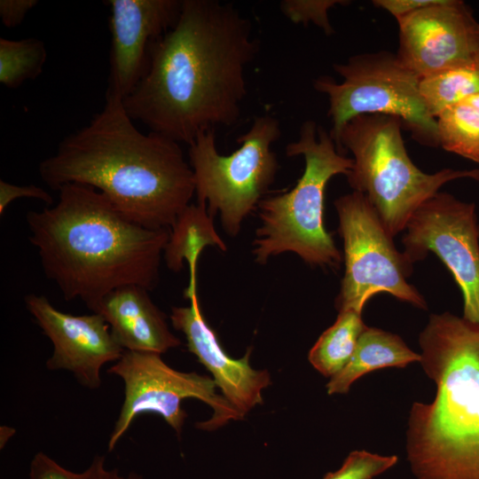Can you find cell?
<instances>
[{"mask_svg":"<svg viewBox=\"0 0 479 479\" xmlns=\"http://www.w3.org/2000/svg\"><path fill=\"white\" fill-rule=\"evenodd\" d=\"M252 31L231 3L183 0L176 24L151 45L145 74L122 100L127 114L188 145L201 131L236 124L246 67L260 48Z\"/></svg>","mask_w":479,"mask_h":479,"instance_id":"obj_1","label":"cell"},{"mask_svg":"<svg viewBox=\"0 0 479 479\" xmlns=\"http://www.w3.org/2000/svg\"><path fill=\"white\" fill-rule=\"evenodd\" d=\"M88 124L65 137L39 163L54 191L77 183L104 193L129 219L170 229L195 194L193 172L180 144L133 124L122 99L105 97Z\"/></svg>","mask_w":479,"mask_h":479,"instance_id":"obj_2","label":"cell"},{"mask_svg":"<svg viewBox=\"0 0 479 479\" xmlns=\"http://www.w3.org/2000/svg\"><path fill=\"white\" fill-rule=\"evenodd\" d=\"M58 192L53 206L29 211L26 220L45 276L67 301L79 298L90 309L119 287L157 286L170 229L129 219L89 185L70 183Z\"/></svg>","mask_w":479,"mask_h":479,"instance_id":"obj_3","label":"cell"},{"mask_svg":"<svg viewBox=\"0 0 479 479\" xmlns=\"http://www.w3.org/2000/svg\"><path fill=\"white\" fill-rule=\"evenodd\" d=\"M419 343L436 392L431 403L410 410L412 470L417 479H479V324L432 314Z\"/></svg>","mask_w":479,"mask_h":479,"instance_id":"obj_4","label":"cell"},{"mask_svg":"<svg viewBox=\"0 0 479 479\" xmlns=\"http://www.w3.org/2000/svg\"><path fill=\"white\" fill-rule=\"evenodd\" d=\"M286 153L302 156L304 171L290 191L260 201L255 260L266 263L271 256L293 252L310 265L337 268L342 257L325 228V192L333 177L349 173L352 158L341 153L330 133L313 121L301 125L298 139L287 145Z\"/></svg>","mask_w":479,"mask_h":479,"instance_id":"obj_5","label":"cell"},{"mask_svg":"<svg viewBox=\"0 0 479 479\" xmlns=\"http://www.w3.org/2000/svg\"><path fill=\"white\" fill-rule=\"evenodd\" d=\"M403 122L394 116L364 114L342 130L336 147L349 151L353 165L346 176L355 192L363 193L394 237L405 230L416 209L459 178L479 181V169H443L422 172L409 157L401 134Z\"/></svg>","mask_w":479,"mask_h":479,"instance_id":"obj_6","label":"cell"},{"mask_svg":"<svg viewBox=\"0 0 479 479\" xmlns=\"http://www.w3.org/2000/svg\"><path fill=\"white\" fill-rule=\"evenodd\" d=\"M281 136L279 120L263 114L255 117L248 130L237 138L240 147L229 155L216 149L215 129L200 132L189 145L197 203L205 204L214 219L236 236L242 221L258 208L279 169L271 145Z\"/></svg>","mask_w":479,"mask_h":479,"instance_id":"obj_7","label":"cell"},{"mask_svg":"<svg viewBox=\"0 0 479 479\" xmlns=\"http://www.w3.org/2000/svg\"><path fill=\"white\" fill-rule=\"evenodd\" d=\"M334 68L342 77L341 82L321 76L313 85L328 98L333 125L329 133L335 145L342 130L353 118L383 114L399 118L420 144L439 145L436 120L421 96L420 78L397 54H358Z\"/></svg>","mask_w":479,"mask_h":479,"instance_id":"obj_8","label":"cell"},{"mask_svg":"<svg viewBox=\"0 0 479 479\" xmlns=\"http://www.w3.org/2000/svg\"><path fill=\"white\" fill-rule=\"evenodd\" d=\"M342 238L345 271L335 299L338 311L362 313L366 302L379 293H388L419 309L427 310L422 294L407 279L412 265L399 252L377 212L358 192L335 200Z\"/></svg>","mask_w":479,"mask_h":479,"instance_id":"obj_9","label":"cell"},{"mask_svg":"<svg viewBox=\"0 0 479 479\" xmlns=\"http://www.w3.org/2000/svg\"><path fill=\"white\" fill-rule=\"evenodd\" d=\"M107 372L122 378L124 383V400L109 437V452L142 413L160 415L179 436L186 418L181 405L185 398L199 399L213 409L209 420L197 423L200 429L214 430L229 420L241 419L237 410L216 393L212 378L177 371L160 354L124 350Z\"/></svg>","mask_w":479,"mask_h":479,"instance_id":"obj_10","label":"cell"},{"mask_svg":"<svg viewBox=\"0 0 479 479\" xmlns=\"http://www.w3.org/2000/svg\"><path fill=\"white\" fill-rule=\"evenodd\" d=\"M476 207L446 192L422 203L407 223L404 254L414 263L434 253L463 296V318L479 324V232Z\"/></svg>","mask_w":479,"mask_h":479,"instance_id":"obj_11","label":"cell"},{"mask_svg":"<svg viewBox=\"0 0 479 479\" xmlns=\"http://www.w3.org/2000/svg\"><path fill=\"white\" fill-rule=\"evenodd\" d=\"M397 20V56L420 79L479 54V22L463 1L439 0Z\"/></svg>","mask_w":479,"mask_h":479,"instance_id":"obj_12","label":"cell"},{"mask_svg":"<svg viewBox=\"0 0 479 479\" xmlns=\"http://www.w3.org/2000/svg\"><path fill=\"white\" fill-rule=\"evenodd\" d=\"M27 310L53 345L46 361L49 370L71 372L79 383L90 389L101 384L100 369L117 361L124 349L106 319L98 313L75 316L56 309L43 295L25 297Z\"/></svg>","mask_w":479,"mask_h":479,"instance_id":"obj_13","label":"cell"},{"mask_svg":"<svg viewBox=\"0 0 479 479\" xmlns=\"http://www.w3.org/2000/svg\"><path fill=\"white\" fill-rule=\"evenodd\" d=\"M183 0H109L111 47L106 95L124 99L146 72L151 45L169 30Z\"/></svg>","mask_w":479,"mask_h":479,"instance_id":"obj_14","label":"cell"},{"mask_svg":"<svg viewBox=\"0 0 479 479\" xmlns=\"http://www.w3.org/2000/svg\"><path fill=\"white\" fill-rule=\"evenodd\" d=\"M185 297L190 301V305L173 307L171 323L185 334L188 350L210 372L222 396L243 419L251 409L263 403L262 391L271 383L270 373L249 365L251 349L238 359L223 349L200 310L197 285H188Z\"/></svg>","mask_w":479,"mask_h":479,"instance_id":"obj_15","label":"cell"},{"mask_svg":"<svg viewBox=\"0 0 479 479\" xmlns=\"http://www.w3.org/2000/svg\"><path fill=\"white\" fill-rule=\"evenodd\" d=\"M90 310L100 314L125 350L162 354L181 344L148 290L128 285L113 290Z\"/></svg>","mask_w":479,"mask_h":479,"instance_id":"obj_16","label":"cell"},{"mask_svg":"<svg viewBox=\"0 0 479 479\" xmlns=\"http://www.w3.org/2000/svg\"><path fill=\"white\" fill-rule=\"evenodd\" d=\"M420 360V354L408 348L397 334L366 326L349 363L330 378L327 393L345 394L353 382L370 372L388 367L404 368Z\"/></svg>","mask_w":479,"mask_h":479,"instance_id":"obj_17","label":"cell"},{"mask_svg":"<svg viewBox=\"0 0 479 479\" xmlns=\"http://www.w3.org/2000/svg\"><path fill=\"white\" fill-rule=\"evenodd\" d=\"M207 247H216L226 251V245L216 232L207 206L189 204L170 228L169 239L163 251L166 265L173 271H179L184 267V262H186L189 280H197L199 257Z\"/></svg>","mask_w":479,"mask_h":479,"instance_id":"obj_18","label":"cell"},{"mask_svg":"<svg viewBox=\"0 0 479 479\" xmlns=\"http://www.w3.org/2000/svg\"><path fill=\"white\" fill-rule=\"evenodd\" d=\"M362 313L339 311L335 322L319 336L309 352V361L326 377L340 373L350 360L365 329Z\"/></svg>","mask_w":479,"mask_h":479,"instance_id":"obj_19","label":"cell"},{"mask_svg":"<svg viewBox=\"0 0 479 479\" xmlns=\"http://www.w3.org/2000/svg\"><path fill=\"white\" fill-rule=\"evenodd\" d=\"M420 90L436 118L444 109L479 93V54L470 60L420 79Z\"/></svg>","mask_w":479,"mask_h":479,"instance_id":"obj_20","label":"cell"},{"mask_svg":"<svg viewBox=\"0 0 479 479\" xmlns=\"http://www.w3.org/2000/svg\"><path fill=\"white\" fill-rule=\"evenodd\" d=\"M439 146L479 164V109L460 102L436 117Z\"/></svg>","mask_w":479,"mask_h":479,"instance_id":"obj_21","label":"cell"},{"mask_svg":"<svg viewBox=\"0 0 479 479\" xmlns=\"http://www.w3.org/2000/svg\"><path fill=\"white\" fill-rule=\"evenodd\" d=\"M47 59L44 43L35 37L12 40L0 38V82L17 89L27 80L36 79Z\"/></svg>","mask_w":479,"mask_h":479,"instance_id":"obj_22","label":"cell"},{"mask_svg":"<svg viewBox=\"0 0 479 479\" xmlns=\"http://www.w3.org/2000/svg\"><path fill=\"white\" fill-rule=\"evenodd\" d=\"M29 479H143V477L133 472L122 475L118 468L107 469L106 458L101 455L95 456L83 472L75 473L39 452L30 462Z\"/></svg>","mask_w":479,"mask_h":479,"instance_id":"obj_23","label":"cell"},{"mask_svg":"<svg viewBox=\"0 0 479 479\" xmlns=\"http://www.w3.org/2000/svg\"><path fill=\"white\" fill-rule=\"evenodd\" d=\"M397 460L396 455L382 456L366 451H354L338 470L327 473L324 479H373L395 466Z\"/></svg>","mask_w":479,"mask_h":479,"instance_id":"obj_24","label":"cell"},{"mask_svg":"<svg viewBox=\"0 0 479 479\" xmlns=\"http://www.w3.org/2000/svg\"><path fill=\"white\" fill-rule=\"evenodd\" d=\"M340 0H284L279 4L281 12L293 23L309 22L320 27L326 35L334 33L328 19V10L339 4Z\"/></svg>","mask_w":479,"mask_h":479,"instance_id":"obj_25","label":"cell"},{"mask_svg":"<svg viewBox=\"0 0 479 479\" xmlns=\"http://www.w3.org/2000/svg\"><path fill=\"white\" fill-rule=\"evenodd\" d=\"M34 198L41 200L49 205L52 203V197L43 188L30 185H15L0 180V214L3 215L7 206L19 198Z\"/></svg>","mask_w":479,"mask_h":479,"instance_id":"obj_26","label":"cell"},{"mask_svg":"<svg viewBox=\"0 0 479 479\" xmlns=\"http://www.w3.org/2000/svg\"><path fill=\"white\" fill-rule=\"evenodd\" d=\"M37 4L36 0H1L0 18L3 25L8 28L20 26Z\"/></svg>","mask_w":479,"mask_h":479,"instance_id":"obj_27","label":"cell"},{"mask_svg":"<svg viewBox=\"0 0 479 479\" xmlns=\"http://www.w3.org/2000/svg\"><path fill=\"white\" fill-rule=\"evenodd\" d=\"M439 0H375L373 4L381 7L396 20L437 3Z\"/></svg>","mask_w":479,"mask_h":479,"instance_id":"obj_28","label":"cell"},{"mask_svg":"<svg viewBox=\"0 0 479 479\" xmlns=\"http://www.w3.org/2000/svg\"><path fill=\"white\" fill-rule=\"evenodd\" d=\"M463 102L468 103L469 105L479 109V93L465 99Z\"/></svg>","mask_w":479,"mask_h":479,"instance_id":"obj_29","label":"cell"},{"mask_svg":"<svg viewBox=\"0 0 479 479\" xmlns=\"http://www.w3.org/2000/svg\"><path fill=\"white\" fill-rule=\"evenodd\" d=\"M478 232H479V225H478Z\"/></svg>","mask_w":479,"mask_h":479,"instance_id":"obj_30","label":"cell"}]
</instances>
